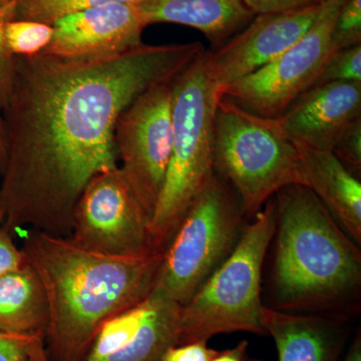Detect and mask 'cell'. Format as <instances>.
I'll list each match as a JSON object with an SVG mask.
<instances>
[{
	"mask_svg": "<svg viewBox=\"0 0 361 361\" xmlns=\"http://www.w3.org/2000/svg\"><path fill=\"white\" fill-rule=\"evenodd\" d=\"M25 262V253L14 243L13 232L0 226V276Z\"/></svg>",
	"mask_w": 361,
	"mask_h": 361,
	"instance_id": "4316f807",
	"label": "cell"
},
{
	"mask_svg": "<svg viewBox=\"0 0 361 361\" xmlns=\"http://www.w3.org/2000/svg\"><path fill=\"white\" fill-rule=\"evenodd\" d=\"M275 229L273 197L244 227L232 253L180 307L178 344L208 341L231 332L266 334L261 275Z\"/></svg>",
	"mask_w": 361,
	"mask_h": 361,
	"instance_id": "5b68a950",
	"label": "cell"
},
{
	"mask_svg": "<svg viewBox=\"0 0 361 361\" xmlns=\"http://www.w3.org/2000/svg\"><path fill=\"white\" fill-rule=\"evenodd\" d=\"M248 342L242 341L234 348L224 351H217L211 361H245Z\"/></svg>",
	"mask_w": 361,
	"mask_h": 361,
	"instance_id": "f1b7e54d",
	"label": "cell"
},
{
	"mask_svg": "<svg viewBox=\"0 0 361 361\" xmlns=\"http://www.w3.org/2000/svg\"><path fill=\"white\" fill-rule=\"evenodd\" d=\"M49 305L39 275L25 262L0 276V332L44 336Z\"/></svg>",
	"mask_w": 361,
	"mask_h": 361,
	"instance_id": "ac0fdd59",
	"label": "cell"
},
{
	"mask_svg": "<svg viewBox=\"0 0 361 361\" xmlns=\"http://www.w3.org/2000/svg\"><path fill=\"white\" fill-rule=\"evenodd\" d=\"M208 341H194L171 346L164 353L161 361H211L217 351L209 348Z\"/></svg>",
	"mask_w": 361,
	"mask_h": 361,
	"instance_id": "484cf974",
	"label": "cell"
},
{
	"mask_svg": "<svg viewBox=\"0 0 361 361\" xmlns=\"http://www.w3.org/2000/svg\"><path fill=\"white\" fill-rule=\"evenodd\" d=\"M54 37V26L39 21L13 20L7 23L6 40L13 56L30 58L49 47Z\"/></svg>",
	"mask_w": 361,
	"mask_h": 361,
	"instance_id": "ffe728a7",
	"label": "cell"
},
{
	"mask_svg": "<svg viewBox=\"0 0 361 361\" xmlns=\"http://www.w3.org/2000/svg\"><path fill=\"white\" fill-rule=\"evenodd\" d=\"M47 357L45 336L0 332V361H28Z\"/></svg>",
	"mask_w": 361,
	"mask_h": 361,
	"instance_id": "603a6c76",
	"label": "cell"
},
{
	"mask_svg": "<svg viewBox=\"0 0 361 361\" xmlns=\"http://www.w3.org/2000/svg\"><path fill=\"white\" fill-rule=\"evenodd\" d=\"M179 303L153 291L101 325L80 361H161L179 341Z\"/></svg>",
	"mask_w": 361,
	"mask_h": 361,
	"instance_id": "8fae6325",
	"label": "cell"
},
{
	"mask_svg": "<svg viewBox=\"0 0 361 361\" xmlns=\"http://www.w3.org/2000/svg\"><path fill=\"white\" fill-rule=\"evenodd\" d=\"M16 4L11 0H0V106H6L13 77L14 56L9 51L6 40V27L13 20Z\"/></svg>",
	"mask_w": 361,
	"mask_h": 361,
	"instance_id": "cb8c5ba5",
	"label": "cell"
},
{
	"mask_svg": "<svg viewBox=\"0 0 361 361\" xmlns=\"http://www.w3.org/2000/svg\"><path fill=\"white\" fill-rule=\"evenodd\" d=\"M222 97L207 73L206 49L173 80L172 149L151 222L157 252L165 251L188 208L215 174L214 123Z\"/></svg>",
	"mask_w": 361,
	"mask_h": 361,
	"instance_id": "277c9868",
	"label": "cell"
},
{
	"mask_svg": "<svg viewBox=\"0 0 361 361\" xmlns=\"http://www.w3.org/2000/svg\"><path fill=\"white\" fill-rule=\"evenodd\" d=\"M205 47L149 45L97 58L14 56L2 109L7 160L0 226L70 237L73 214L92 178L118 167L115 127L142 92L173 82Z\"/></svg>",
	"mask_w": 361,
	"mask_h": 361,
	"instance_id": "6da1fadb",
	"label": "cell"
},
{
	"mask_svg": "<svg viewBox=\"0 0 361 361\" xmlns=\"http://www.w3.org/2000/svg\"><path fill=\"white\" fill-rule=\"evenodd\" d=\"M274 200L272 285L277 310H331L356 295L360 250L317 196L308 188L290 185Z\"/></svg>",
	"mask_w": 361,
	"mask_h": 361,
	"instance_id": "3957f363",
	"label": "cell"
},
{
	"mask_svg": "<svg viewBox=\"0 0 361 361\" xmlns=\"http://www.w3.org/2000/svg\"><path fill=\"white\" fill-rule=\"evenodd\" d=\"M247 7L255 14L284 13L296 11L319 4L323 0H243Z\"/></svg>",
	"mask_w": 361,
	"mask_h": 361,
	"instance_id": "83f0119b",
	"label": "cell"
},
{
	"mask_svg": "<svg viewBox=\"0 0 361 361\" xmlns=\"http://www.w3.org/2000/svg\"><path fill=\"white\" fill-rule=\"evenodd\" d=\"M323 1L296 11L258 14L217 51H206L209 77L223 94L226 87L269 65L307 32Z\"/></svg>",
	"mask_w": 361,
	"mask_h": 361,
	"instance_id": "7c38bea8",
	"label": "cell"
},
{
	"mask_svg": "<svg viewBox=\"0 0 361 361\" xmlns=\"http://www.w3.org/2000/svg\"><path fill=\"white\" fill-rule=\"evenodd\" d=\"M152 217L120 166L90 180L73 214L70 238L85 250L116 257L157 253Z\"/></svg>",
	"mask_w": 361,
	"mask_h": 361,
	"instance_id": "9c48e42d",
	"label": "cell"
},
{
	"mask_svg": "<svg viewBox=\"0 0 361 361\" xmlns=\"http://www.w3.org/2000/svg\"><path fill=\"white\" fill-rule=\"evenodd\" d=\"M7 160V142L6 125H4L2 109L0 106V176L4 174Z\"/></svg>",
	"mask_w": 361,
	"mask_h": 361,
	"instance_id": "f546056e",
	"label": "cell"
},
{
	"mask_svg": "<svg viewBox=\"0 0 361 361\" xmlns=\"http://www.w3.org/2000/svg\"><path fill=\"white\" fill-rule=\"evenodd\" d=\"M343 361H361V336L360 332H358L357 336L353 339L351 343L350 348H349L348 355Z\"/></svg>",
	"mask_w": 361,
	"mask_h": 361,
	"instance_id": "4dcf8cb0",
	"label": "cell"
},
{
	"mask_svg": "<svg viewBox=\"0 0 361 361\" xmlns=\"http://www.w3.org/2000/svg\"><path fill=\"white\" fill-rule=\"evenodd\" d=\"M332 153L355 177L361 173V120L351 125L337 140Z\"/></svg>",
	"mask_w": 361,
	"mask_h": 361,
	"instance_id": "d4e9b609",
	"label": "cell"
},
{
	"mask_svg": "<svg viewBox=\"0 0 361 361\" xmlns=\"http://www.w3.org/2000/svg\"><path fill=\"white\" fill-rule=\"evenodd\" d=\"M137 6L148 25L190 26L203 33L217 49L255 16L243 0H142Z\"/></svg>",
	"mask_w": 361,
	"mask_h": 361,
	"instance_id": "e0dca14e",
	"label": "cell"
},
{
	"mask_svg": "<svg viewBox=\"0 0 361 361\" xmlns=\"http://www.w3.org/2000/svg\"><path fill=\"white\" fill-rule=\"evenodd\" d=\"M361 44V0H346L337 14L332 32V51Z\"/></svg>",
	"mask_w": 361,
	"mask_h": 361,
	"instance_id": "7402d4cb",
	"label": "cell"
},
{
	"mask_svg": "<svg viewBox=\"0 0 361 361\" xmlns=\"http://www.w3.org/2000/svg\"><path fill=\"white\" fill-rule=\"evenodd\" d=\"M52 26L54 37L42 54L99 58L141 45L148 23L137 4H111L65 16Z\"/></svg>",
	"mask_w": 361,
	"mask_h": 361,
	"instance_id": "4fadbf2b",
	"label": "cell"
},
{
	"mask_svg": "<svg viewBox=\"0 0 361 361\" xmlns=\"http://www.w3.org/2000/svg\"><path fill=\"white\" fill-rule=\"evenodd\" d=\"M262 324L275 342L279 361H339L345 337L332 320L264 306Z\"/></svg>",
	"mask_w": 361,
	"mask_h": 361,
	"instance_id": "2e32d148",
	"label": "cell"
},
{
	"mask_svg": "<svg viewBox=\"0 0 361 361\" xmlns=\"http://www.w3.org/2000/svg\"><path fill=\"white\" fill-rule=\"evenodd\" d=\"M276 120L293 144L331 152L339 137L361 120V82L315 85Z\"/></svg>",
	"mask_w": 361,
	"mask_h": 361,
	"instance_id": "5bb4252c",
	"label": "cell"
},
{
	"mask_svg": "<svg viewBox=\"0 0 361 361\" xmlns=\"http://www.w3.org/2000/svg\"><path fill=\"white\" fill-rule=\"evenodd\" d=\"M27 262L39 275L49 305V361H80L106 320L137 305L155 288L163 252L116 257L85 250L68 237L27 230Z\"/></svg>",
	"mask_w": 361,
	"mask_h": 361,
	"instance_id": "7a4b0ae2",
	"label": "cell"
},
{
	"mask_svg": "<svg viewBox=\"0 0 361 361\" xmlns=\"http://www.w3.org/2000/svg\"><path fill=\"white\" fill-rule=\"evenodd\" d=\"M11 1L14 2V4H16V0H11Z\"/></svg>",
	"mask_w": 361,
	"mask_h": 361,
	"instance_id": "d6a6232c",
	"label": "cell"
},
{
	"mask_svg": "<svg viewBox=\"0 0 361 361\" xmlns=\"http://www.w3.org/2000/svg\"><path fill=\"white\" fill-rule=\"evenodd\" d=\"M28 361H49V360H47V357H39V358H32V360H30Z\"/></svg>",
	"mask_w": 361,
	"mask_h": 361,
	"instance_id": "1f68e13d",
	"label": "cell"
},
{
	"mask_svg": "<svg viewBox=\"0 0 361 361\" xmlns=\"http://www.w3.org/2000/svg\"><path fill=\"white\" fill-rule=\"evenodd\" d=\"M346 0H324L312 25L274 61L226 87L223 97L249 113L277 118L314 87L334 54L332 32Z\"/></svg>",
	"mask_w": 361,
	"mask_h": 361,
	"instance_id": "ba28073f",
	"label": "cell"
},
{
	"mask_svg": "<svg viewBox=\"0 0 361 361\" xmlns=\"http://www.w3.org/2000/svg\"><path fill=\"white\" fill-rule=\"evenodd\" d=\"M337 82H361V44L334 52L315 85Z\"/></svg>",
	"mask_w": 361,
	"mask_h": 361,
	"instance_id": "44dd1931",
	"label": "cell"
},
{
	"mask_svg": "<svg viewBox=\"0 0 361 361\" xmlns=\"http://www.w3.org/2000/svg\"><path fill=\"white\" fill-rule=\"evenodd\" d=\"M142 0H16L13 20L54 25L71 14L111 4H141Z\"/></svg>",
	"mask_w": 361,
	"mask_h": 361,
	"instance_id": "d6986e66",
	"label": "cell"
},
{
	"mask_svg": "<svg viewBox=\"0 0 361 361\" xmlns=\"http://www.w3.org/2000/svg\"><path fill=\"white\" fill-rule=\"evenodd\" d=\"M172 82L137 97L118 116L114 135L121 170L152 218L172 149Z\"/></svg>",
	"mask_w": 361,
	"mask_h": 361,
	"instance_id": "30bf717a",
	"label": "cell"
},
{
	"mask_svg": "<svg viewBox=\"0 0 361 361\" xmlns=\"http://www.w3.org/2000/svg\"><path fill=\"white\" fill-rule=\"evenodd\" d=\"M308 188L322 201L342 230L361 242V184L332 152L296 145Z\"/></svg>",
	"mask_w": 361,
	"mask_h": 361,
	"instance_id": "9a60e30c",
	"label": "cell"
},
{
	"mask_svg": "<svg viewBox=\"0 0 361 361\" xmlns=\"http://www.w3.org/2000/svg\"><path fill=\"white\" fill-rule=\"evenodd\" d=\"M245 216L234 188L215 173L163 252L154 291L184 305L234 250Z\"/></svg>",
	"mask_w": 361,
	"mask_h": 361,
	"instance_id": "52a82bcc",
	"label": "cell"
},
{
	"mask_svg": "<svg viewBox=\"0 0 361 361\" xmlns=\"http://www.w3.org/2000/svg\"><path fill=\"white\" fill-rule=\"evenodd\" d=\"M214 171L234 188L246 216H255L283 188L304 186L298 151L276 118L254 115L223 97L214 123Z\"/></svg>",
	"mask_w": 361,
	"mask_h": 361,
	"instance_id": "8992f818",
	"label": "cell"
}]
</instances>
